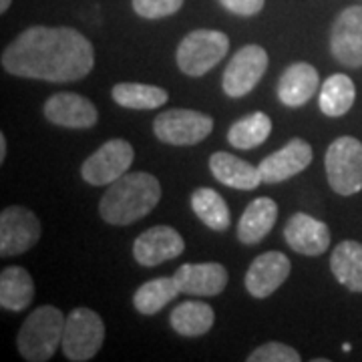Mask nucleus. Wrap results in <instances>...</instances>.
<instances>
[{"label": "nucleus", "instance_id": "obj_24", "mask_svg": "<svg viewBox=\"0 0 362 362\" xmlns=\"http://www.w3.org/2000/svg\"><path fill=\"white\" fill-rule=\"evenodd\" d=\"M117 105L133 111H153L168 103V90L145 83H119L111 90Z\"/></svg>", "mask_w": 362, "mask_h": 362}, {"label": "nucleus", "instance_id": "obj_15", "mask_svg": "<svg viewBox=\"0 0 362 362\" xmlns=\"http://www.w3.org/2000/svg\"><path fill=\"white\" fill-rule=\"evenodd\" d=\"M292 272V264L282 252H266L250 264L246 272V290L254 298L272 296L284 284Z\"/></svg>", "mask_w": 362, "mask_h": 362}, {"label": "nucleus", "instance_id": "obj_30", "mask_svg": "<svg viewBox=\"0 0 362 362\" xmlns=\"http://www.w3.org/2000/svg\"><path fill=\"white\" fill-rule=\"evenodd\" d=\"M133 11L149 21L165 18L180 11L183 6V0H131Z\"/></svg>", "mask_w": 362, "mask_h": 362}, {"label": "nucleus", "instance_id": "obj_27", "mask_svg": "<svg viewBox=\"0 0 362 362\" xmlns=\"http://www.w3.org/2000/svg\"><path fill=\"white\" fill-rule=\"evenodd\" d=\"M181 294L180 286L175 282V278H156L149 280L143 286H139L133 294V306L139 314L145 316H153L159 310H163L171 300Z\"/></svg>", "mask_w": 362, "mask_h": 362}, {"label": "nucleus", "instance_id": "obj_21", "mask_svg": "<svg viewBox=\"0 0 362 362\" xmlns=\"http://www.w3.org/2000/svg\"><path fill=\"white\" fill-rule=\"evenodd\" d=\"M216 322V312L214 308L199 302V300H189V302H181L180 306H175L171 316H169V324L171 328L185 338H197L207 334L211 330V326Z\"/></svg>", "mask_w": 362, "mask_h": 362}, {"label": "nucleus", "instance_id": "obj_7", "mask_svg": "<svg viewBox=\"0 0 362 362\" xmlns=\"http://www.w3.org/2000/svg\"><path fill=\"white\" fill-rule=\"evenodd\" d=\"M214 131V119L194 109H168L153 121V133L159 141L189 147L206 139Z\"/></svg>", "mask_w": 362, "mask_h": 362}, {"label": "nucleus", "instance_id": "obj_1", "mask_svg": "<svg viewBox=\"0 0 362 362\" xmlns=\"http://www.w3.org/2000/svg\"><path fill=\"white\" fill-rule=\"evenodd\" d=\"M93 66V45L71 26H30L2 51L6 73L47 83L81 81Z\"/></svg>", "mask_w": 362, "mask_h": 362}, {"label": "nucleus", "instance_id": "obj_11", "mask_svg": "<svg viewBox=\"0 0 362 362\" xmlns=\"http://www.w3.org/2000/svg\"><path fill=\"white\" fill-rule=\"evenodd\" d=\"M330 52L340 65L362 66V6L354 4L338 14L330 30Z\"/></svg>", "mask_w": 362, "mask_h": 362}, {"label": "nucleus", "instance_id": "obj_12", "mask_svg": "<svg viewBox=\"0 0 362 362\" xmlns=\"http://www.w3.org/2000/svg\"><path fill=\"white\" fill-rule=\"evenodd\" d=\"M42 113L52 125L66 129H90L99 121L97 107L87 97L69 90L54 93L52 97H49L42 107Z\"/></svg>", "mask_w": 362, "mask_h": 362}, {"label": "nucleus", "instance_id": "obj_18", "mask_svg": "<svg viewBox=\"0 0 362 362\" xmlns=\"http://www.w3.org/2000/svg\"><path fill=\"white\" fill-rule=\"evenodd\" d=\"M318 85V71L310 63H292L278 81V99L286 107H302L314 97Z\"/></svg>", "mask_w": 362, "mask_h": 362}, {"label": "nucleus", "instance_id": "obj_3", "mask_svg": "<svg viewBox=\"0 0 362 362\" xmlns=\"http://www.w3.org/2000/svg\"><path fill=\"white\" fill-rule=\"evenodd\" d=\"M65 316L57 306L45 304L28 314L18 330L16 346L21 356L28 362L51 361L57 346L63 342Z\"/></svg>", "mask_w": 362, "mask_h": 362}, {"label": "nucleus", "instance_id": "obj_14", "mask_svg": "<svg viewBox=\"0 0 362 362\" xmlns=\"http://www.w3.org/2000/svg\"><path fill=\"white\" fill-rule=\"evenodd\" d=\"M312 157L314 153L310 143L304 139H292L282 149L259 161V175L264 183H280L302 173L312 163Z\"/></svg>", "mask_w": 362, "mask_h": 362}, {"label": "nucleus", "instance_id": "obj_22", "mask_svg": "<svg viewBox=\"0 0 362 362\" xmlns=\"http://www.w3.org/2000/svg\"><path fill=\"white\" fill-rule=\"evenodd\" d=\"M330 270L350 292H362V244L356 240L340 242L330 256Z\"/></svg>", "mask_w": 362, "mask_h": 362}, {"label": "nucleus", "instance_id": "obj_4", "mask_svg": "<svg viewBox=\"0 0 362 362\" xmlns=\"http://www.w3.org/2000/svg\"><path fill=\"white\" fill-rule=\"evenodd\" d=\"M228 51L230 39L226 33L214 28H197L181 39L175 61L181 73L187 77H202L221 63Z\"/></svg>", "mask_w": 362, "mask_h": 362}, {"label": "nucleus", "instance_id": "obj_8", "mask_svg": "<svg viewBox=\"0 0 362 362\" xmlns=\"http://www.w3.org/2000/svg\"><path fill=\"white\" fill-rule=\"evenodd\" d=\"M133 159H135V149L129 141L109 139L93 156L85 159L81 168V175L89 185L105 187L119 180L121 175H125L129 171Z\"/></svg>", "mask_w": 362, "mask_h": 362}, {"label": "nucleus", "instance_id": "obj_29", "mask_svg": "<svg viewBox=\"0 0 362 362\" xmlns=\"http://www.w3.org/2000/svg\"><path fill=\"white\" fill-rule=\"evenodd\" d=\"M302 356L298 354L296 349L288 346L284 342H266L259 349H256L247 362H300Z\"/></svg>", "mask_w": 362, "mask_h": 362}, {"label": "nucleus", "instance_id": "obj_26", "mask_svg": "<svg viewBox=\"0 0 362 362\" xmlns=\"http://www.w3.org/2000/svg\"><path fill=\"white\" fill-rule=\"evenodd\" d=\"M356 99V87L349 75H330L322 83L318 105L326 117H342L349 113Z\"/></svg>", "mask_w": 362, "mask_h": 362}, {"label": "nucleus", "instance_id": "obj_32", "mask_svg": "<svg viewBox=\"0 0 362 362\" xmlns=\"http://www.w3.org/2000/svg\"><path fill=\"white\" fill-rule=\"evenodd\" d=\"M6 149H8V143H6V135L0 133V163L6 159Z\"/></svg>", "mask_w": 362, "mask_h": 362}, {"label": "nucleus", "instance_id": "obj_9", "mask_svg": "<svg viewBox=\"0 0 362 362\" xmlns=\"http://www.w3.org/2000/svg\"><path fill=\"white\" fill-rule=\"evenodd\" d=\"M268 52L259 45H246L230 59L221 77V89L228 97L240 99L258 85L268 69Z\"/></svg>", "mask_w": 362, "mask_h": 362}, {"label": "nucleus", "instance_id": "obj_25", "mask_svg": "<svg viewBox=\"0 0 362 362\" xmlns=\"http://www.w3.org/2000/svg\"><path fill=\"white\" fill-rule=\"evenodd\" d=\"M189 204L194 214L199 220L206 223L209 230L214 232H226L232 223V216H230V207L226 204V199L221 197L216 189L211 187H197Z\"/></svg>", "mask_w": 362, "mask_h": 362}, {"label": "nucleus", "instance_id": "obj_10", "mask_svg": "<svg viewBox=\"0 0 362 362\" xmlns=\"http://www.w3.org/2000/svg\"><path fill=\"white\" fill-rule=\"evenodd\" d=\"M39 218L23 206L4 207L0 214V254L11 258L25 254L40 240Z\"/></svg>", "mask_w": 362, "mask_h": 362}, {"label": "nucleus", "instance_id": "obj_6", "mask_svg": "<svg viewBox=\"0 0 362 362\" xmlns=\"http://www.w3.org/2000/svg\"><path fill=\"white\" fill-rule=\"evenodd\" d=\"M103 342L105 322L97 312L78 306L66 316L61 349L69 361L87 362L95 358Z\"/></svg>", "mask_w": 362, "mask_h": 362}, {"label": "nucleus", "instance_id": "obj_23", "mask_svg": "<svg viewBox=\"0 0 362 362\" xmlns=\"http://www.w3.org/2000/svg\"><path fill=\"white\" fill-rule=\"evenodd\" d=\"M35 298V282L21 266H8L0 274V306L4 310L23 312Z\"/></svg>", "mask_w": 362, "mask_h": 362}, {"label": "nucleus", "instance_id": "obj_28", "mask_svg": "<svg viewBox=\"0 0 362 362\" xmlns=\"http://www.w3.org/2000/svg\"><path fill=\"white\" fill-rule=\"evenodd\" d=\"M272 119L262 111L250 113L233 123L228 131V141L238 149H254L270 137Z\"/></svg>", "mask_w": 362, "mask_h": 362}, {"label": "nucleus", "instance_id": "obj_31", "mask_svg": "<svg viewBox=\"0 0 362 362\" xmlns=\"http://www.w3.org/2000/svg\"><path fill=\"white\" fill-rule=\"evenodd\" d=\"M266 0H220V4L238 16H254L264 8Z\"/></svg>", "mask_w": 362, "mask_h": 362}, {"label": "nucleus", "instance_id": "obj_19", "mask_svg": "<svg viewBox=\"0 0 362 362\" xmlns=\"http://www.w3.org/2000/svg\"><path fill=\"white\" fill-rule=\"evenodd\" d=\"M209 171L220 183L233 187V189H240V192L256 189L259 183H264L256 165H252L250 161H244L228 151H216L209 157Z\"/></svg>", "mask_w": 362, "mask_h": 362}, {"label": "nucleus", "instance_id": "obj_33", "mask_svg": "<svg viewBox=\"0 0 362 362\" xmlns=\"http://www.w3.org/2000/svg\"><path fill=\"white\" fill-rule=\"evenodd\" d=\"M13 0H0V13H6Z\"/></svg>", "mask_w": 362, "mask_h": 362}, {"label": "nucleus", "instance_id": "obj_16", "mask_svg": "<svg viewBox=\"0 0 362 362\" xmlns=\"http://www.w3.org/2000/svg\"><path fill=\"white\" fill-rule=\"evenodd\" d=\"M286 244L296 254L316 258L330 247V228L304 211L294 214L284 228Z\"/></svg>", "mask_w": 362, "mask_h": 362}, {"label": "nucleus", "instance_id": "obj_20", "mask_svg": "<svg viewBox=\"0 0 362 362\" xmlns=\"http://www.w3.org/2000/svg\"><path fill=\"white\" fill-rule=\"evenodd\" d=\"M276 220L278 204L272 197H256L238 221V240L247 246L259 244L272 232Z\"/></svg>", "mask_w": 362, "mask_h": 362}, {"label": "nucleus", "instance_id": "obj_2", "mask_svg": "<svg viewBox=\"0 0 362 362\" xmlns=\"http://www.w3.org/2000/svg\"><path fill=\"white\" fill-rule=\"evenodd\" d=\"M161 199V185L147 171L125 173L107 185L99 202V214L109 226H131L153 211Z\"/></svg>", "mask_w": 362, "mask_h": 362}, {"label": "nucleus", "instance_id": "obj_13", "mask_svg": "<svg viewBox=\"0 0 362 362\" xmlns=\"http://www.w3.org/2000/svg\"><path fill=\"white\" fill-rule=\"evenodd\" d=\"M185 250L181 233L171 226H153L133 242V258L145 268L180 258Z\"/></svg>", "mask_w": 362, "mask_h": 362}, {"label": "nucleus", "instance_id": "obj_5", "mask_svg": "<svg viewBox=\"0 0 362 362\" xmlns=\"http://www.w3.org/2000/svg\"><path fill=\"white\" fill-rule=\"evenodd\" d=\"M328 185L334 194L350 195L362 189V143L356 137H338L328 145L324 156Z\"/></svg>", "mask_w": 362, "mask_h": 362}, {"label": "nucleus", "instance_id": "obj_17", "mask_svg": "<svg viewBox=\"0 0 362 362\" xmlns=\"http://www.w3.org/2000/svg\"><path fill=\"white\" fill-rule=\"evenodd\" d=\"M181 294L192 296H218L226 290L230 274L218 262L183 264L173 274Z\"/></svg>", "mask_w": 362, "mask_h": 362}]
</instances>
